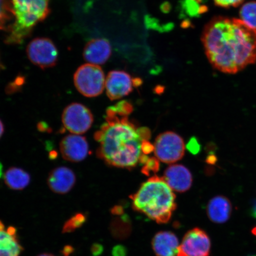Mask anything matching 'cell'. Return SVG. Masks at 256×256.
<instances>
[{"label": "cell", "instance_id": "8", "mask_svg": "<svg viewBox=\"0 0 256 256\" xmlns=\"http://www.w3.org/2000/svg\"><path fill=\"white\" fill-rule=\"evenodd\" d=\"M28 59L42 69L55 66L58 60V50L52 41L48 38H36L27 47Z\"/></svg>", "mask_w": 256, "mask_h": 256}, {"label": "cell", "instance_id": "13", "mask_svg": "<svg viewBox=\"0 0 256 256\" xmlns=\"http://www.w3.org/2000/svg\"><path fill=\"white\" fill-rule=\"evenodd\" d=\"M74 172L66 167H59L51 171L48 178V184L54 193L64 194L72 190L76 184Z\"/></svg>", "mask_w": 256, "mask_h": 256}, {"label": "cell", "instance_id": "18", "mask_svg": "<svg viewBox=\"0 0 256 256\" xmlns=\"http://www.w3.org/2000/svg\"><path fill=\"white\" fill-rule=\"evenodd\" d=\"M4 180L6 184L11 190H21L30 184V176L23 169L11 168L5 172Z\"/></svg>", "mask_w": 256, "mask_h": 256}, {"label": "cell", "instance_id": "16", "mask_svg": "<svg viewBox=\"0 0 256 256\" xmlns=\"http://www.w3.org/2000/svg\"><path fill=\"white\" fill-rule=\"evenodd\" d=\"M232 206L228 198L218 195L214 197L208 203L206 212L209 219L214 223L224 224L232 216Z\"/></svg>", "mask_w": 256, "mask_h": 256}, {"label": "cell", "instance_id": "11", "mask_svg": "<svg viewBox=\"0 0 256 256\" xmlns=\"http://www.w3.org/2000/svg\"><path fill=\"white\" fill-rule=\"evenodd\" d=\"M60 152L62 158L73 162H82L88 156L89 146L85 137L71 134L64 137L60 143Z\"/></svg>", "mask_w": 256, "mask_h": 256}, {"label": "cell", "instance_id": "30", "mask_svg": "<svg viewBox=\"0 0 256 256\" xmlns=\"http://www.w3.org/2000/svg\"><path fill=\"white\" fill-rule=\"evenodd\" d=\"M110 211L112 215L114 216H120L124 214V207L122 206H119V204L115 206L112 208Z\"/></svg>", "mask_w": 256, "mask_h": 256}, {"label": "cell", "instance_id": "4", "mask_svg": "<svg viewBox=\"0 0 256 256\" xmlns=\"http://www.w3.org/2000/svg\"><path fill=\"white\" fill-rule=\"evenodd\" d=\"M50 0H12L16 18L10 28L8 43L20 44L30 34L34 26L50 14Z\"/></svg>", "mask_w": 256, "mask_h": 256}, {"label": "cell", "instance_id": "24", "mask_svg": "<svg viewBox=\"0 0 256 256\" xmlns=\"http://www.w3.org/2000/svg\"><path fill=\"white\" fill-rule=\"evenodd\" d=\"M159 160L156 158H150L144 164L142 168V174L146 176L155 174L160 168Z\"/></svg>", "mask_w": 256, "mask_h": 256}, {"label": "cell", "instance_id": "7", "mask_svg": "<svg viewBox=\"0 0 256 256\" xmlns=\"http://www.w3.org/2000/svg\"><path fill=\"white\" fill-rule=\"evenodd\" d=\"M94 118L89 108L81 104H70L64 110L62 115L64 126L70 132L82 135L89 130Z\"/></svg>", "mask_w": 256, "mask_h": 256}, {"label": "cell", "instance_id": "31", "mask_svg": "<svg viewBox=\"0 0 256 256\" xmlns=\"http://www.w3.org/2000/svg\"><path fill=\"white\" fill-rule=\"evenodd\" d=\"M75 250L72 246L66 245L62 250V254L63 256H70L73 254Z\"/></svg>", "mask_w": 256, "mask_h": 256}, {"label": "cell", "instance_id": "6", "mask_svg": "<svg viewBox=\"0 0 256 256\" xmlns=\"http://www.w3.org/2000/svg\"><path fill=\"white\" fill-rule=\"evenodd\" d=\"M154 146L156 158L167 164L177 162L184 156L186 147L184 139L172 131L160 134L156 138Z\"/></svg>", "mask_w": 256, "mask_h": 256}, {"label": "cell", "instance_id": "27", "mask_svg": "<svg viewBox=\"0 0 256 256\" xmlns=\"http://www.w3.org/2000/svg\"><path fill=\"white\" fill-rule=\"evenodd\" d=\"M187 148L190 152L196 154L200 151V146L196 138H192L188 142Z\"/></svg>", "mask_w": 256, "mask_h": 256}, {"label": "cell", "instance_id": "19", "mask_svg": "<svg viewBox=\"0 0 256 256\" xmlns=\"http://www.w3.org/2000/svg\"><path fill=\"white\" fill-rule=\"evenodd\" d=\"M116 216L110 223L111 234L114 238L117 239L126 238L130 236L132 230L130 217L126 214Z\"/></svg>", "mask_w": 256, "mask_h": 256}, {"label": "cell", "instance_id": "34", "mask_svg": "<svg viewBox=\"0 0 256 256\" xmlns=\"http://www.w3.org/2000/svg\"><path fill=\"white\" fill-rule=\"evenodd\" d=\"M2 165L1 162H0V178H2Z\"/></svg>", "mask_w": 256, "mask_h": 256}, {"label": "cell", "instance_id": "20", "mask_svg": "<svg viewBox=\"0 0 256 256\" xmlns=\"http://www.w3.org/2000/svg\"><path fill=\"white\" fill-rule=\"evenodd\" d=\"M240 19L256 30V2L245 3L240 10Z\"/></svg>", "mask_w": 256, "mask_h": 256}, {"label": "cell", "instance_id": "26", "mask_svg": "<svg viewBox=\"0 0 256 256\" xmlns=\"http://www.w3.org/2000/svg\"><path fill=\"white\" fill-rule=\"evenodd\" d=\"M24 80L23 78H18L14 82L10 83L6 88L8 94H14L20 89L21 86L24 84Z\"/></svg>", "mask_w": 256, "mask_h": 256}, {"label": "cell", "instance_id": "5", "mask_svg": "<svg viewBox=\"0 0 256 256\" xmlns=\"http://www.w3.org/2000/svg\"><path fill=\"white\" fill-rule=\"evenodd\" d=\"M74 82L78 90L88 98L100 95L105 88L106 78L100 66L86 64L80 66L74 76Z\"/></svg>", "mask_w": 256, "mask_h": 256}, {"label": "cell", "instance_id": "29", "mask_svg": "<svg viewBox=\"0 0 256 256\" xmlns=\"http://www.w3.org/2000/svg\"><path fill=\"white\" fill-rule=\"evenodd\" d=\"M104 251V246L99 243H94L92 246L91 252L92 256H100Z\"/></svg>", "mask_w": 256, "mask_h": 256}, {"label": "cell", "instance_id": "1", "mask_svg": "<svg viewBox=\"0 0 256 256\" xmlns=\"http://www.w3.org/2000/svg\"><path fill=\"white\" fill-rule=\"evenodd\" d=\"M207 58L214 68L234 74L256 60V30L241 19L216 16L202 34Z\"/></svg>", "mask_w": 256, "mask_h": 256}, {"label": "cell", "instance_id": "17", "mask_svg": "<svg viewBox=\"0 0 256 256\" xmlns=\"http://www.w3.org/2000/svg\"><path fill=\"white\" fill-rule=\"evenodd\" d=\"M23 250L17 234L10 233L0 220V256H20Z\"/></svg>", "mask_w": 256, "mask_h": 256}, {"label": "cell", "instance_id": "3", "mask_svg": "<svg viewBox=\"0 0 256 256\" xmlns=\"http://www.w3.org/2000/svg\"><path fill=\"white\" fill-rule=\"evenodd\" d=\"M130 198L134 210L158 224L168 222L177 208L174 190L158 176L144 182Z\"/></svg>", "mask_w": 256, "mask_h": 256}, {"label": "cell", "instance_id": "12", "mask_svg": "<svg viewBox=\"0 0 256 256\" xmlns=\"http://www.w3.org/2000/svg\"><path fill=\"white\" fill-rule=\"evenodd\" d=\"M162 178L172 190L179 193L190 190L193 182L190 170L182 164L170 166L166 168Z\"/></svg>", "mask_w": 256, "mask_h": 256}, {"label": "cell", "instance_id": "28", "mask_svg": "<svg viewBox=\"0 0 256 256\" xmlns=\"http://www.w3.org/2000/svg\"><path fill=\"white\" fill-rule=\"evenodd\" d=\"M112 256H126L128 250L123 245L115 246L112 249Z\"/></svg>", "mask_w": 256, "mask_h": 256}, {"label": "cell", "instance_id": "22", "mask_svg": "<svg viewBox=\"0 0 256 256\" xmlns=\"http://www.w3.org/2000/svg\"><path fill=\"white\" fill-rule=\"evenodd\" d=\"M14 15V10L8 0H0V30L5 28V26Z\"/></svg>", "mask_w": 256, "mask_h": 256}, {"label": "cell", "instance_id": "15", "mask_svg": "<svg viewBox=\"0 0 256 256\" xmlns=\"http://www.w3.org/2000/svg\"><path fill=\"white\" fill-rule=\"evenodd\" d=\"M179 246L177 236L171 232H158L152 240V248L156 256H178Z\"/></svg>", "mask_w": 256, "mask_h": 256}, {"label": "cell", "instance_id": "21", "mask_svg": "<svg viewBox=\"0 0 256 256\" xmlns=\"http://www.w3.org/2000/svg\"><path fill=\"white\" fill-rule=\"evenodd\" d=\"M87 220L85 214L76 213L64 224L62 233H70L75 232L76 229L81 228Z\"/></svg>", "mask_w": 256, "mask_h": 256}, {"label": "cell", "instance_id": "35", "mask_svg": "<svg viewBox=\"0 0 256 256\" xmlns=\"http://www.w3.org/2000/svg\"><path fill=\"white\" fill-rule=\"evenodd\" d=\"M38 256H55L52 254H43L40 255H38Z\"/></svg>", "mask_w": 256, "mask_h": 256}, {"label": "cell", "instance_id": "14", "mask_svg": "<svg viewBox=\"0 0 256 256\" xmlns=\"http://www.w3.org/2000/svg\"><path fill=\"white\" fill-rule=\"evenodd\" d=\"M112 54L110 42L104 38L90 40L86 44L83 56L86 62L94 65H102L108 62Z\"/></svg>", "mask_w": 256, "mask_h": 256}, {"label": "cell", "instance_id": "33", "mask_svg": "<svg viewBox=\"0 0 256 256\" xmlns=\"http://www.w3.org/2000/svg\"><path fill=\"white\" fill-rule=\"evenodd\" d=\"M251 214L252 216L256 218V203L252 207Z\"/></svg>", "mask_w": 256, "mask_h": 256}, {"label": "cell", "instance_id": "10", "mask_svg": "<svg viewBox=\"0 0 256 256\" xmlns=\"http://www.w3.org/2000/svg\"><path fill=\"white\" fill-rule=\"evenodd\" d=\"M134 87V79L126 72L112 71L106 78V90L111 100L126 97L133 91Z\"/></svg>", "mask_w": 256, "mask_h": 256}, {"label": "cell", "instance_id": "23", "mask_svg": "<svg viewBox=\"0 0 256 256\" xmlns=\"http://www.w3.org/2000/svg\"><path fill=\"white\" fill-rule=\"evenodd\" d=\"M110 108L114 113L126 116H129L133 112L132 104L126 100L121 101Z\"/></svg>", "mask_w": 256, "mask_h": 256}, {"label": "cell", "instance_id": "25", "mask_svg": "<svg viewBox=\"0 0 256 256\" xmlns=\"http://www.w3.org/2000/svg\"><path fill=\"white\" fill-rule=\"evenodd\" d=\"M244 2V0H214L216 6L226 8L238 7Z\"/></svg>", "mask_w": 256, "mask_h": 256}, {"label": "cell", "instance_id": "2", "mask_svg": "<svg viewBox=\"0 0 256 256\" xmlns=\"http://www.w3.org/2000/svg\"><path fill=\"white\" fill-rule=\"evenodd\" d=\"M106 122L94 134L99 143L97 155L112 167L132 169L140 162L144 140L151 138L147 128L139 127L129 116L114 113L108 108Z\"/></svg>", "mask_w": 256, "mask_h": 256}, {"label": "cell", "instance_id": "9", "mask_svg": "<svg viewBox=\"0 0 256 256\" xmlns=\"http://www.w3.org/2000/svg\"><path fill=\"white\" fill-rule=\"evenodd\" d=\"M211 242L202 229L194 228L185 234L178 256H210Z\"/></svg>", "mask_w": 256, "mask_h": 256}, {"label": "cell", "instance_id": "32", "mask_svg": "<svg viewBox=\"0 0 256 256\" xmlns=\"http://www.w3.org/2000/svg\"><path fill=\"white\" fill-rule=\"evenodd\" d=\"M4 132V127L1 120H0V138H1Z\"/></svg>", "mask_w": 256, "mask_h": 256}]
</instances>
